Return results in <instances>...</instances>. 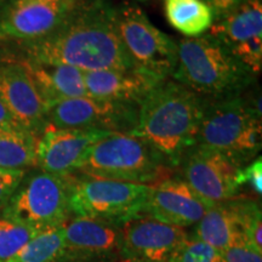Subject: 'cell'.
Here are the masks:
<instances>
[{
    "mask_svg": "<svg viewBox=\"0 0 262 262\" xmlns=\"http://www.w3.org/2000/svg\"><path fill=\"white\" fill-rule=\"evenodd\" d=\"M6 44L27 61L67 64L83 72L137 70L118 34L116 9L106 0H85L48 37Z\"/></svg>",
    "mask_w": 262,
    "mask_h": 262,
    "instance_id": "6da1fadb",
    "label": "cell"
},
{
    "mask_svg": "<svg viewBox=\"0 0 262 262\" xmlns=\"http://www.w3.org/2000/svg\"><path fill=\"white\" fill-rule=\"evenodd\" d=\"M205 98L173 79H164L140 103L136 126L141 137L178 169L180 159L196 143Z\"/></svg>",
    "mask_w": 262,
    "mask_h": 262,
    "instance_id": "7a4b0ae2",
    "label": "cell"
},
{
    "mask_svg": "<svg viewBox=\"0 0 262 262\" xmlns=\"http://www.w3.org/2000/svg\"><path fill=\"white\" fill-rule=\"evenodd\" d=\"M171 79L212 100L241 95L255 75L225 44L206 33L178 44V66Z\"/></svg>",
    "mask_w": 262,
    "mask_h": 262,
    "instance_id": "3957f363",
    "label": "cell"
},
{
    "mask_svg": "<svg viewBox=\"0 0 262 262\" xmlns=\"http://www.w3.org/2000/svg\"><path fill=\"white\" fill-rule=\"evenodd\" d=\"M195 145L217 150L244 168L256 158L262 146L260 101L251 103L242 94L205 98Z\"/></svg>",
    "mask_w": 262,
    "mask_h": 262,
    "instance_id": "277c9868",
    "label": "cell"
},
{
    "mask_svg": "<svg viewBox=\"0 0 262 262\" xmlns=\"http://www.w3.org/2000/svg\"><path fill=\"white\" fill-rule=\"evenodd\" d=\"M74 172L153 186L172 176L176 169L147 141L114 133L91 146Z\"/></svg>",
    "mask_w": 262,
    "mask_h": 262,
    "instance_id": "5b68a950",
    "label": "cell"
},
{
    "mask_svg": "<svg viewBox=\"0 0 262 262\" xmlns=\"http://www.w3.org/2000/svg\"><path fill=\"white\" fill-rule=\"evenodd\" d=\"M72 216L122 226L143 216L152 186L71 173Z\"/></svg>",
    "mask_w": 262,
    "mask_h": 262,
    "instance_id": "8992f818",
    "label": "cell"
},
{
    "mask_svg": "<svg viewBox=\"0 0 262 262\" xmlns=\"http://www.w3.org/2000/svg\"><path fill=\"white\" fill-rule=\"evenodd\" d=\"M71 179V173L27 170L2 209L3 214L38 232L61 227L72 217Z\"/></svg>",
    "mask_w": 262,
    "mask_h": 262,
    "instance_id": "52a82bcc",
    "label": "cell"
},
{
    "mask_svg": "<svg viewBox=\"0 0 262 262\" xmlns=\"http://www.w3.org/2000/svg\"><path fill=\"white\" fill-rule=\"evenodd\" d=\"M116 26L137 70L160 80L171 78L178 66V42L153 26L137 6L116 9Z\"/></svg>",
    "mask_w": 262,
    "mask_h": 262,
    "instance_id": "ba28073f",
    "label": "cell"
},
{
    "mask_svg": "<svg viewBox=\"0 0 262 262\" xmlns=\"http://www.w3.org/2000/svg\"><path fill=\"white\" fill-rule=\"evenodd\" d=\"M176 173L209 206L239 195L242 168L217 150L194 145L183 153Z\"/></svg>",
    "mask_w": 262,
    "mask_h": 262,
    "instance_id": "9c48e42d",
    "label": "cell"
},
{
    "mask_svg": "<svg viewBox=\"0 0 262 262\" xmlns=\"http://www.w3.org/2000/svg\"><path fill=\"white\" fill-rule=\"evenodd\" d=\"M85 0H9L0 5V42L38 40L64 24Z\"/></svg>",
    "mask_w": 262,
    "mask_h": 262,
    "instance_id": "30bf717a",
    "label": "cell"
},
{
    "mask_svg": "<svg viewBox=\"0 0 262 262\" xmlns=\"http://www.w3.org/2000/svg\"><path fill=\"white\" fill-rule=\"evenodd\" d=\"M139 107V104L91 96L68 98L49 108L47 122L58 129H98L131 134L136 126Z\"/></svg>",
    "mask_w": 262,
    "mask_h": 262,
    "instance_id": "8fae6325",
    "label": "cell"
},
{
    "mask_svg": "<svg viewBox=\"0 0 262 262\" xmlns=\"http://www.w3.org/2000/svg\"><path fill=\"white\" fill-rule=\"evenodd\" d=\"M0 101L18 125L40 136L48 124V108L24 60L10 47L0 49Z\"/></svg>",
    "mask_w": 262,
    "mask_h": 262,
    "instance_id": "7c38bea8",
    "label": "cell"
},
{
    "mask_svg": "<svg viewBox=\"0 0 262 262\" xmlns=\"http://www.w3.org/2000/svg\"><path fill=\"white\" fill-rule=\"evenodd\" d=\"M209 34L225 44L255 77L262 68V2L247 0L214 19Z\"/></svg>",
    "mask_w": 262,
    "mask_h": 262,
    "instance_id": "4fadbf2b",
    "label": "cell"
},
{
    "mask_svg": "<svg viewBox=\"0 0 262 262\" xmlns=\"http://www.w3.org/2000/svg\"><path fill=\"white\" fill-rule=\"evenodd\" d=\"M188 235L186 228L148 216L133 219L120 228L119 258L123 262H166Z\"/></svg>",
    "mask_w": 262,
    "mask_h": 262,
    "instance_id": "5bb4252c",
    "label": "cell"
},
{
    "mask_svg": "<svg viewBox=\"0 0 262 262\" xmlns=\"http://www.w3.org/2000/svg\"><path fill=\"white\" fill-rule=\"evenodd\" d=\"M120 226L72 216L62 226L57 262H116L119 258Z\"/></svg>",
    "mask_w": 262,
    "mask_h": 262,
    "instance_id": "9a60e30c",
    "label": "cell"
},
{
    "mask_svg": "<svg viewBox=\"0 0 262 262\" xmlns=\"http://www.w3.org/2000/svg\"><path fill=\"white\" fill-rule=\"evenodd\" d=\"M111 134L114 133L98 129H58L48 124L38 139L35 168L56 175L74 172L90 147Z\"/></svg>",
    "mask_w": 262,
    "mask_h": 262,
    "instance_id": "2e32d148",
    "label": "cell"
},
{
    "mask_svg": "<svg viewBox=\"0 0 262 262\" xmlns=\"http://www.w3.org/2000/svg\"><path fill=\"white\" fill-rule=\"evenodd\" d=\"M211 208L192 191V188L173 173L152 186L143 216L164 224L187 228L193 227Z\"/></svg>",
    "mask_w": 262,
    "mask_h": 262,
    "instance_id": "e0dca14e",
    "label": "cell"
},
{
    "mask_svg": "<svg viewBox=\"0 0 262 262\" xmlns=\"http://www.w3.org/2000/svg\"><path fill=\"white\" fill-rule=\"evenodd\" d=\"M88 96L139 104L160 79L140 70H104L84 72Z\"/></svg>",
    "mask_w": 262,
    "mask_h": 262,
    "instance_id": "ac0fdd59",
    "label": "cell"
},
{
    "mask_svg": "<svg viewBox=\"0 0 262 262\" xmlns=\"http://www.w3.org/2000/svg\"><path fill=\"white\" fill-rule=\"evenodd\" d=\"M22 60L48 110L63 100L88 96L84 72L79 68Z\"/></svg>",
    "mask_w": 262,
    "mask_h": 262,
    "instance_id": "d6986e66",
    "label": "cell"
},
{
    "mask_svg": "<svg viewBox=\"0 0 262 262\" xmlns=\"http://www.w3.org/2000/svg\"><path fill=\"white\" fill-rule=\"evenodd\" d=\"M38 139V136L19 125L0 126V169L35 168Z\"/></svg>",
    "mask_w": 262,
    "mask_h": 262,
    "instance_id": "ffe728a7",
    "label": "cell"
},
{
    "mask_svg": "<svg viewBox=\"0 0 262 262\" xmlns=\"http://www.w3.org/2000/svg\"><path fill=\"white\" fill-rule=\"evenodd\" d=\"M238 233L241 231L227 201L209 208L201 220L193 226L189 235L222 253Z\"/></svg>",
    "mask_w": 262,
    "mask_h": 262,
    "instance_id": "44dd1931",
    "label": "cell"
},
{
    "mask_svg": "<svg viewBox=\"0 0 262 262\" xmlns=\"http://www.w3.org/2000/svg\"><path fill=\"white\" fill-rule=\"evenodd\" d=\"M165 16L187 38L204 34L214 22L210 8L203 0H165Z\"/></svg>",
    "mask_w": 262,
    "mask_h": 262,
    "instance_id": "7402d4cb",
    "label": "cell"
},
{
    "mask_svg": "<svg viewBox=\"0 0 262 262\" xmlns=\"http://www.w3.org/2000/svg\"><path fill=\"white\" fill-rule=\"evenodd\" d=\"M62 247V226L39 232L6 262H57Z\"/></svg>",
    "mask_w": 262,
    "mask_h": 262,
    "instance_id": "603a6c76",
    "label": "cell"
},
{
    "mask_svg": "<svg viewBox=\"0 0 262 262\" xmlns=\"http://www.w3.org/2000/svg\"><path fill=\"white\" fill-rule=\"evenodd\" d=\"M228 203L234 212L235 222L241 233L249 244L262 253V214L260 203L257 199L242 195L229 199Z\"/></svg>",
    "mask_w": 262,
    "mask_h": 262,
    "instance_id": "cb8c5ba5",
    "label": "cell"
},
{
    "mask_svg": "<svg viewBox=\"0 0 262 262\" xmlns=\"http://www.w3.org/2000/svg\"><path fill=\"white\" fill-rule=\"evenodd\" d=\"M38 231L9 217L0 210V262H6L34 238Z\"/></svg>",
    "mask_w": 262,
    "mask_h": 262,
    "instance_id": "d4e9b609",
    "label": "cell"
},
{
    "mask_svg": "<svg viewBox=\"0 0 262 262\" xmlns=\"http://www.w3.org/2000/svg\"><path fill=\"white\" fill-rule=\"evenodd\" d=\"M166 262H224L222 254L188 235Z\"/></svg>",
    "mask_w": 262,
    "mask_h": 262,
    "instance_id": "484cf974",
    "label": "cell"
},
{
    "mask_svg": "<svg viewBox=\"0 0 262 262\" xmlns=\"http://www.w3.org/2000/svg\"><path fill=\"white\" fill-rule=\"evenodd\" d=\"M224 262H262V253L249 244L243 234L238 233L222 251Z\"/></svg>",
    "mask_w": 262,
    "mask_h": 262,
    "instance_id": "4316f807",
    "label": "cell"
},
{
    "mask_svg": "<svg viewBox=\"0 0 262 262\" xmlns=\"http://www.w3.org/2000/svg\"><path fill=\"white\" fill-rule=\"evenodd\" d=\"M27 170H2L0 169V210L9 202L10 196L17 188Z\"/></svg>",
    "mask_w": 262,
    "mask_h": 262,
    "instance_id": "83f0119b",
    "label": "cell"
},
{
    "mask_svg": "<svg viewBox=\"0 0 262 262\" xmlns=\"http://www.w3.org/2000/svg\"><path fill=\"white\" fill-rule=\"evenodd\" d=\"M242 183L249 185L256 195L262 193V159L258 156L244 168H242Z\"/></svg>",
    "mask_w": 262,
    "mask_h": 262,
    "instance_id": "f1b7e54d",
    "label": "cell"
},
{
    "mask_svg": "<svg viewBox=\"0 0 262 262\" xmlns=\"http://www.w3.org/2000/svg\"><path fill=\"white\" fill-rule=\"evenodd\" d=\"M245 2L247 0H205L206 5L210 8L212 15H214V19L226 15L231 10H233Z\"/></svg>",
    "mask_w": 262,
    "mask_h": 262,
    "instance_id": "f546056e",
    "label": "cell"
},
{
    "mask_svg": "<svg viewBox=\"0 0 262 262\" xmlns=\"http://www.w3.org/2000/svg\"><path fill=\"white\" fill-rule=\"evenodd\" d=\"M6 125H18V124L15 122L14 117L10 114L8 108L4 106V103L0 101V126H6Z\"/></svg>",
    "mask_w": 262,
    "mask_h": 262,
    "instance_id": "4dcf8cb0",
    "label": "cell"
},
{
    "mask_svg": "<svg viewBox=\"0 0 262 262\" xmlns=\"http://www.w3.org/2000/svg\"><path fill=\"white\" fill-rule=\"evenodd\" d=\"M5 3V0H0V5H3Z\"/></svg>",
    "mask_w": 262,
    "mask_h": 262,
    "instance_id": "1f68e13d",
    "label": "cell"
}]
</instances>
